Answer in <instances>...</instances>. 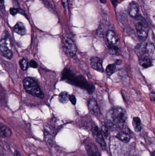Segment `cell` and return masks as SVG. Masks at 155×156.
I'll return each instance as SVG.
<instances>
[{
  "label": "cell",
  "mask_w": 155,
  "mask_h": 156,
  "mask_svg": "<svg viewBox=\"0 0 155 156\" xmlns=\"http://www.w3.org/2000/svg\"><path fill=\"white\" fill-rule=\"evenodd\" d=\"M23 85L26 92L32 96L41 99L44 98V94L42 91L37 82L31 77H26L23 81Z\"/></svg>",
  "instance_id": "3957f363"
},
{
  "label": "cell",
  "mask_w": 155,
  "mask_h": 156,
  "mask_svg": "<svg viewBox=\"0 0 155 156\" xmlns=\"http://www.w3.org/2000/svg\"><path fill=\"white\" fill-rule=\"evenodd\" d=\"M154 50L155 46L153 44L151 43H147L144 47L143 54H147L150 55L153 53Z\"/></svg>",
  "instance_id": "ac0fdd59"
},
{
  "label": "cell",
  "mask_w": 155,
  "mask_h": 156,
  "mask_svg": "<svg viewBox=\"0 0 155 156\" xmlns=\"http://www.w3.org/2000/svg\"><path fill=\"white\" fill-rule=\"evenodd\" d=\"M100 1L103 4H106V0H100Z\"/></svg>",
  "instance_id": "4dcf8cb0"
},
{
  "label": "cell",
  "mask_w": 155,
  "mask_h": 156,
  "mask_svg": "<svg viewBox=\"0 0 155 156\" xmlns=\"http://www.w3.org/2000/svg\"><path fill=\"white\" fill-rule=\"evenodd\" d=\"M134 24L137 37L140 41L144 42L147 38L149 31L147 22L142 16L138 15L135 18Z\"/></svg>",
  "instance_id": "277c9868"
},
{
  "label": "cell",
  "mask_w": 155,
  "mask_h": 156,
  "mask_svg": "<svg viewBox=\"0 0 155 156\" xmlns=\"http://www.w3.org/2000/svg\"><path fill=\"white\" fill-rule=\"evenodd\" d=\"M139 7L136 3L134 2H131L128 7V12L130 16L133 17H136L139 15Z\"/></svg>",
  "instance_id": "5bb4252c"
},
{
  "label": "cell",
  "mask_w": 155,
  "mask_h": 156,
  "mask_svg": "<svg viewBox=\"0 0 155 156\" xmlns=\"http://www.w3.org/2000/svg\"><path fill=\"white\" fill-rule=\"evenodd\" d=\"M122 60H120V59H116L114 63L116 66H119V65L122 64Z\"/></svg>",
  "instance_id": "f1b7e54d"
},
{
  "label": "cell",
  "mask_w": 155,
  "mask_h": 156,
  "mask_svg": "<svg viewBox=\"0 0 155 156\" xmlns=\"http://www.w3.org/2000/svg\"><path fill=\"white\" fill-rule=\"evenodd\" d=\"M87 154L89 156H101L97 147L93 143H89L86 146Z\"/></svg>",
  "instance_id": "4fadbf2b"
},
{
  "label": "cell",
  "mask_w": 155,
  "mask_h": 156,
  "mask_svg": "<svg viewBox=\"0 0 155 156\" xmlns=\"http://www.w3.org/2000/svg\"><path fill=\"white\" fill-rule=\"evenodd\" d=\"M62 2L65 9L69 10L71 7V0H62Z\"/></svg>",
  "instance_id": "cb8c5ba5"
},
{
  "label": "cell",
  "mask_w": 155,
  "mask_h": 156,
  "mask_svg": "<svg viewBox=\"0 0 155 156\" xmlns=\"http://www.w3.org/2000/svg\"><path fill=\"white\" fill-rule=\"evenodd\" d=\"M69 97L70 95L66 91L62 92L58 96V100L62 103L66 104L69 101Z\"/></svg>",
  "instance_id": "d6986e66"
},
{
  "label": "cell",
  "mask_w": 155,
  "mask_h": 156,
  "mask_svg": "<svg viewBox=\"0 0 155 156\" xmlns=\"http://www.w3.org/2000/svg\"><path fill=\"white\" fill-rule=\"evenodd\" d=\"M106 38L108 43V45L118 46L119 39L116 33L113 30L107 31Z\"/></svg>",
  "instance_id": "30bf717a"
},
{
  "label": "cell",
  "mask_w": 155,
  "mask_h": 156,
  "mask_svg": "<svg viewBox=\"0 0 155 156\" xmlns=\"http://www.w3.org/2000/svg\"><path fill=\"white\" fill-rule=\"evenodd\" d=\"M116 137L119 141L124 143H128L131 139V135L129 131L124 129H123L122 131L119 132Z\"/></svg>",
  "instance_id": "8fae6325"
},
{
  "label": "cell",
  "mask_w": 155,
  "mask_h": 156,
  "mask_svg": "<svg viewBox=\"0 0 155 156\" xmlns=\"http://www.w3.org/2000/svg\"><path fill=\"white\" fill-rule=\"evenodd\" d=\"M29 66L32 68H37L38 67V64L35 60H32L29 63Z\"/></svg>",
  "instance_id": "484cf974"
},
{
  "label": "cell",
  "mask_w": 155,
  "mask_h": 156,
  "mask_svg": "<svg viewBox=\"0 0 155 156\" xmlns=\"http://www.w3.org/2000/svg\"><path fill=\"white\" fill-rule=\"evenodd\" d=\"M116 65L115 63L108 65L106 69V72L107 76H110L115 72L116 70Z\"/></svg>",
  "instance_id": "ffe728a7"
},
{
  "label": "cell",
  "mask_w": 155,
  "mask_h": 156,
  "mask_svg": "<svg viewBox=\"0 0 155 156\" xmlns=\"http://www.w3.org/2000/svg\"><path fill=\"white\" fill-rule=\"evenodd\" d=\"M62 76L63 80L84 89L89 93H93L94 91V86L92 83L88 82L83 76H76L73 72L69 69H65L62 72Z\"/></svg>",
  "instance_id": "7a4b0ae2"
},
{
  "label": "cell",
  "mask_w": 155,
  "mask_h": 156,
  "mask_svg": "<svg viewBox=\"0 0 155 156\" xmlns=\"http://www.w3.org/2000/svg\"><path fill=\"white\" fill-rule=\"evenodd\" d=\"M93 134L94 137L98 143L101 148L104 151L107 150L106 143L104 138V136L101 130L95 126L93 129Z\"/></svg>",
  "instance_id": "52a82bcc"
},
{
  "label": "cell",
  "mask_w": 155,
  "mask_h": 156,
  "mask_svg": "<svg viewBox=\"0 0 155 156\" xmlns=\"http://www.w3.org/2000/svg\"><path fill=\"white\" fill-rule=\"evenodd\" d=\"M133 127L135 132L136 133H139L142 130V123L141 119L138 117H134L133 119Z\"/></svg>",
  "instance_id": "e0dca14e"
},
{
  "label": "cell",
  "mask_w": 155,
  "mask_h": 156,
  "mask_svg": "<svg viewBox=\"0 0 155 156\" xmlns=\"http://www.w3.org/2000/svg\"><path fill=\"white\" fill-rule=\"evenodd\" d=\"M19 65L21 67V69L23 71H25L28 69L29 64L27 59L25 58H22L19 61Z\"/></svg>",
  "instance_id": "44dd1931"
},
{
  "label": "cell",
  "mask_w": 155,
  "mask_h": 156,
  "mask_svg": "<svg viewBox=\"0 0 155 156\" xmlns=\"http://www.w3.org/2000/svg\"><path fill=\"white\" fill-rule=\"evenodd\" d=\"M127 118L125 109L119 106L113 107L106 114L107 126L112 130L123 129Z\"/></svg>",
  "instance_id": "6da1fadb"
},
{
  "label": "cell",
  "mask_w": 155,
  "mask_h": 156,
  "mask_svg": "<svg viewBox=\"0 0 155 156\" xmlns=\"http://www.w3.org/2000/svg\"><path fill=\"white\" fill-rule=\"evenodd\" d=\"M101 130L104 136L107 137L108 136V129L107 126L104 122H102L101 125Z\"/></svg>",
  "instance_id": "603a6c76"
},
{
  "label": "cell",
  "mask_w": 155,
  "mask_h": 156,
  "mask_svg": "<svg viewBox=\"0 0 155 156\" xmlns=\"http://www.w3.org/2000/svg\"><path fill=\"white\" fill-rule=\"evenodd\" d=\"M14 31L16 34L20 35H24L26 34V30L24 24L21 22H18L14 27Z\"/></svg>",
  "instance_id": "9a60e30c"
},
{
  "label": "cell",
  "mask_w": 155,
  "mask_h": 156,
  "mask_svg": "<svg viewBox=\"0 0 155 156\" xmlns=\"http://www.w3.org/2000/svg\"><path fill=\"white\" fill-rule=\"evenodd\" d=\"M108 48L111 55H117L119 54V48L118 46L108 45Z\"/></svg>",
  "instance_id": "7402d4cb"
},
{
  "label": "cell",
  "mask_w": 155,
  "mask_h": 156,
  "mask_svg": "<svg viewBox=\"0 0 155 156\" xmlns=\"http://www.w3.org/2000/svg\"><path fill=\"white\" fill-rule=\"evenodd\" d=\"M139 64L144 68H148L152 66V61L149 55L143 54L139 58Z\"/></svg>",
  "instance_id": "7c38bea8"
},
{
  "label": "cell",
  "mask_w": 155,
  "mask_h": 156,
  "mask_svg": "<svg viewBox=\"0 0 155 156\" xmlns=\"http://www.w3.org/2000/svg\"><path fill=\"white\" fill-rule=\"evenodd\" d=\"M14 156H21V154H20L19 152L17 151H15L14 153Z\"/></svg>",
  "instance_id": "f546056e"
},
{
  "label": "cell",
  "mask_w": 155,
  "mask_h": 156,
  "mask_svg": "<svg viewBox=\"0 0 155 156\" xmlns=\"http://www.w3.org/2000/svg\"><path fill=\"white\" fill-rule=\"evenodd\" d=\"M88 107L89 112L92 115L96 117L101 116L102 115L101 110L98 104L94 99H92L90 100L88 103Z\"/></svg>",
  "instance_id": "ba28073f"
},
{
  "label": "cell",
  "mask_w": 155,
  "mask_h": 156,
  "mask_svg": "<svg viewBox=\"0 0 155 156\" xmlns=\"http://www.w3.org/2000/svg\"><path fill=\"white\" fill-rule=\"evenodd\" d=\"M69 101H70L73 105H75L76 103V99L75 95H71L69 97Z\"/></svg>",
  "instance_id": "d4e9b609"
},
{
  "label": "cell",
  "mask_w": 155,
  "mask_h": 156,
  "mask_svg": "<svg viewBox=\"0 0 155 156\" xmlns=\"http://www.w3.org/2000/svg\"><path fill=\"white\" fill-rule=\"evenodd\" d=\"M19 10L17 9V8H10L9 12H10V14H11L12 15L15 16L19 12Z\"/></svg>",
  "instance_id": "4316f807"
},
{
  "label": "cell",
  "mask_w": 155,
  "mask_h": 156,
  "mask_svg": "<svg viewBox=\"0 0 155 156\" xmlns=\"http://www.w3.org/2000/svg\"><path fill=\"white\" fill-rule=\"evenodd\" d=\"M149 98L151 101L155 103V93H151L149 94Z\"/></svg>",
  "instance_id": "83f0119b"
},
{
  "label": "cell",
  "mask_w": 155,
  "mask_h": 156,
  "mask_svg": "<svg viewBox=\"0 0 155 156\" xmlns=\"http://www.w3.org/2000/svg\"><path fill=\"white\" fill-rule=\"evenodd\" d=\"M12 130L5 125L1 124V137L5 138L10 137L12 135Z\"/></svg>",
  "instance_id": "2e32d148"
},
{
  "label": "cell",
  "mask_w": 155,
  "mask_h": 156,
  "mask_svg": "<svg viewBox=\"0 0 155 156\" xmlns=\"http://www.w3.org/2000/svg\"><path fill=\"white\" fill-rule=\"evenodd\" d=\"M63 44L66 53L69 56H75L77 52V47L72 36L69 34H66L63 37Z\"/></svg>",
  "instance_id": "8992f818"
},
{
  "label": "cell",
  "mask_w": 155,
  "mask_h": 156,
  "mask_svg": "<svg viewBox=\"0 0 155 156\" xmlns=\"http://www.w3.org/2000/svg\"><path fill=\"white\" fill-rule=\"evenodd\" d=\"M152 156H155V151H154V152H153V153H152Z\"/></svg>",
  "instance_id": "1f68e13d"
},
{
  "label": "cell",
  "mask_w": 155,
  "mask_h": 156,
  "mask_svg": "<svg viewBox=\"0 0 155 156\" xmlns=\"http://www.w3.org/2000/svg\"><path fill=\"white\" fill-rule=\"evenodd\" d=\"M0 49L3 56L11 60L13 56L12 50V44L11 39L7 35H5L0 42Z\"/></svg>",
  "instance_id": "5b68a950"
},
{
  "label": "cell",
  "mask_w": 155,
  "mask_h": 156,
  "mask_svg": "<svg viewBox=\"0 0 155 156\" xmlns=\"http://www.w3.org/2000/svg\"><path fill=\"white\" fill-rule=\"evenodd\" d=\"M4 2V0H0V2H1V4L3 3Z\"/></svg>",
  "instance_id": "d6a6232c"
},
{
  "label": "cell",
  "mask_w": 155,
  "mask_h": 156,
  "mask_svg": "<svg viewBox=\"0 0 155 156\" xmlns=\"http://www.w3.org/2000/svg\"><path fill=\"white\" fill-rule=\"evenodd\" d=\"M90 62H91V66L94 70L101 73H103L104 72L103 62L100 58L97 57H93L90 59Z\"/></svg>",
  "instance_id": "9c48e42d"
}]
</instances>
